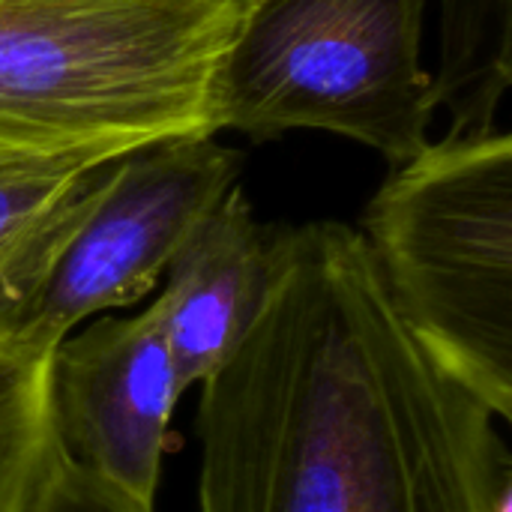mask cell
<instances>
[{
    "mask_svg": "<svg viewBox=\"0 0 512 512\" xmlns=\"http://www.w3.org/2000/svg\"><path fill=\"white\" fill-rule=\"evenodd\" d=\"M177 372L153 300L132 318H96L51 354V426L60 450L144 507H156Z\"/></svg>",
    "mask_w": 512,
    "mask_h": 512,
    "instance_id": "6",
    "label": "cell"
},
{
    "mask_svg": "<svg viewBox=\"0 0 512 512\" xmlns=\"http://www.w3.org/2000/svg\"><path fill=\"white\" fill-rule=\"evenodd\" d=\"M252 0H0V150L120 159L216 135Z\"/></svg>",
    "mask_w": 512,
    "mask_h": 512,
    "instance_id": "2",
    "label": "cell"
},
{
    "mask_svg": "<svg viewBox=\"0 0 512 512\" xmlns=\"http://www.w3.org/2000/svg\"><path fill=\"white\" fill-rule=\"evenodd\" d=\"M495 420L405 327L357 228H273L261 312L201 384L198 512H512Z\"/></svg>",
    "mask_w": 512,
    "mask_h": 512,
    "instance_id": "1",
    "label": "cell"
},
{
    "mask_svg": "<svg viewBox=\"0 0 512 512\" xmlns=\"http://www.w3.org/2000/svg\"><path fill=\"white\" fill-rule=\"evenodd\" d=\"M27 512H153L132 501L108 480L72 462L60 444L54 447L45 474L36 486V495Z\"/></svg>",
    "mask_w": 512,
    "mask_h": 512,
    "instance_id": "11",
    "label": "cell"
},
{
    "mask_svg": "<svg viewBox=\"0 0 512 512\" xmlns=\"http://www.w3.org/2000/svg\"><path fill=\"white\" fill-rule=\"evenodd\" d=\"M273 273V228L255 219L240 186L195 228L156 297L177 387L204 384L243 342Z\"/></svg>",
    "mask_w": 512,
    "mask_h": 512,
    "instance_id": "7",
    "label": "cell"
},
{
    "mask_svg": "<svg viewBox=\"0 0 512 512\" xmlns=\"http://www.w3.org/2000/svg\"><path fill=\"white\" fill-rule=\"evenodd\" d=\"M423 351L512 420V138L468 129L393 165L357 228Z\"/></svg>",
    "mask_w": 512,
    "mask_h": 512,
    "instance_id": "3",
    "label": "cell"
},
{
    "mask_svg": "<svg viewBox=\"0 0 512 512\" xmlns=\"http://www.w3.org/2000/svg\"><path fill=\"white\" fill-rule=\"evenodd\" d=\"M240 168L243 156L216 135L165 138L123 153L42 276L21 339L54 351L81 321L147 297L237 186Z\"/></svg>",
    "mask_w": 512,
    "mask_h": 512,
    "instance_id": "5",
    "label": "cell"
},
{
    "mask_svg": "<svg viewBox=\"0 0 512 512\" xmlns=\"http://www.w3.org/2000/svg\"><path fill=\"white\" fill-rule=\"evenodd\" d=\"M429 0H252L222 63L216 132L324 129L402 165L438 105L423 66Z\"/></svg>",
    "mask_w": 512,
    "mask_h": 512,
    "instance_id": "4",
    "label": "cell"
},
{
    "mask_svg": "<svg viewBox=\"0 0 512 512\" xmlns=\"http://www.w3.org/2000/svg\"><path fill=\"white\" fill-rule=\"evenodd\" d=\"M108 162L114 159L0 150V267L18 258Z\"/></svg>",
    "mask_w": 512,
    "mask_h": 512,
    "instance_id": "10",
    "label": "cell"
},
{
    "mask_svg": "<svg viewBox=\"0 0 512 512\" xmlns=\"http://www.w3.org/2000/svg\"><path fill=\"white\" fill-rule=\"evenodd\" d=\"M75 219H54L0 267V512H27L57 447L51 426V354L21 339V321Z\"/></svg>",
    "mask_w": 512,
    "mask_h": 512,
    "instance_id": "8",
    "label": "cell"
},
{
    "mask_svg": "<svg viewBox=\"0 0 512 512\" xmlns=\"http://www.w3.org/2000/svg\"><path fill=\"white\" fill-rule=\"evenodd\" d=\"M432 75L453 132L492 129L512 84V0H441Z\"/></svg>",
    "mask_w": 512,
    "mask_h": 512,
    "instance_id": "9",
    "label": "cell"
}]
</instances>
